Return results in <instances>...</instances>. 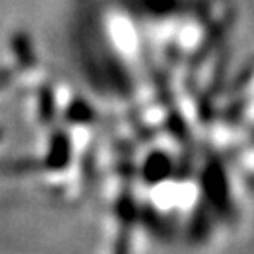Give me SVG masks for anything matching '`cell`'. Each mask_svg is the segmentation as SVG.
Here are the masks:
<instances>
[{
	"label": "cell",
	"mask_w": 254,
	"mask_h": 254,
	"mask_svg": "<svg viewBox=\"0 0 254 254\" xmlns=\"http://www.w3.org/2000/svg\"><path fill=\"white\" fill-rule=\"evenodd\" d=\"M0 137H2V132H0Z\"/></svg>",
	"instance_id": "8992f818"
},
{
	"label": "cell",
	"mask_w": 254,
	"mask_h": 254,
	"mask_svg": "<svg viewBox=\"0 0 254 254\" xmlns=\"http://www.w3.org/2000/svg\"><path fill=\"white\" fill-rule=\"evenodd\" d=\"M70 119L72 121H75V123H79V121H83V119H87L91 113H89V108L85 106V104H81V102H75L72 108H70Z\"/></svg>",
	"instance_id": "277c9868"
},
{
	"label": "cell",
	"mask_w": 254,
	"mask_h": 254,
	"mask_svg": "<svg viewBox=\"0 0 254 254\" xmlns=\"http://www.w3.org/2000/svg\"><path fill=\"white\" fill-rule=\"evenodd\" d=\"M11 77H13V73L9 72V70H0V89L6 87L11 81Z\"/></svg>",
	"instance_id": "5b68a950"
},
{
	"label": "cell",
	"mask_w": 254,
	"mask_h": 254,
	"mask_svg": "<svg viewBox=\"0 0 254 254\" xmlns=\"http://www.w3.org/2000/svg\"><path fill=\"white\" fill-rule=\"evenodd\" d=\"M11 46H13V53H15V59L19 61L21 66L25 68H30L32 64L36 63V55L32 51V44H30V38L25 34V32H17L13 40H11Z\"/></svg>",
	"instance_id": "7a4b0ae2"
},
{
	"label": "cell",
	"mask_w": 254,
	"mask_h": 254,
	"mask_svg": "<svg viewBox=\"0 0 254 254\" xmlns=\"http://www.w3.org/2000/svg\"><path fill=\"white\" fill-rule=\"evenodd\" d=\"M68 160H70V139L66 134H57L51 141L47 164L55 170H59V168H64Z\"/></svg>",
	"instance_id": "6da1fadb"
},
{
	"label": "cell",
	"mask_w": 254,
	"mask_h": 254,
	"mask_svg": "<svg viewBox=\"0 0 254 254\" xmlns=\"http://www.w3.org/2000/svg\"><path fill=\"white\" fill-rule=\"evenodd\" d=\"M40 113H42L44 121H49L55 115L53 92L49 91V89H42V92H40Z\"/></svg>",
	"instance_id": "3957f363"
}]
</instances>
